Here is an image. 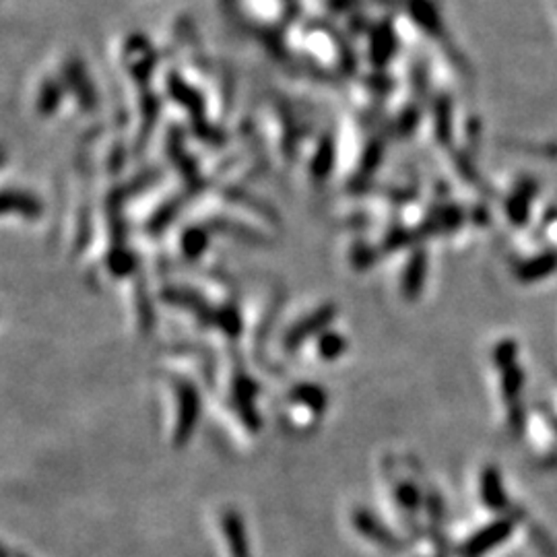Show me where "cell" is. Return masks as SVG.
Returning <instances> with one entry per match:
<instances>
[{"label":"cell","mask_w":557,"mask_h":557,"mask_svg":"<svg viewBox=\"0 0 557 557\" xmlns=\"http://www.w3.org/2000/svg\"><path fill=\"white\" fill-rule=\"evenodd\" d=\"M504 534H506V529L497 524V526H494V529H489L485 534H479V539L473 541L471 549H473V552H483V549L492 547V545L497 543V541H502Z\"/></svg>","instance_id":"1"}]
</instances>
